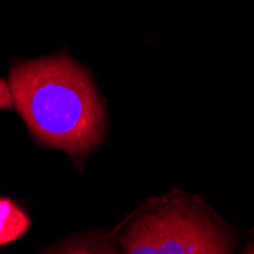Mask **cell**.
<instances>
[{"label": "cell", "mask_w": 254, "mask_h": 254, "mask_svg": "<svg viewBox=\"0 0 254 254\" xmlns=\"http://www.w3.org/2000/svg\"><path fill=\"white\" fill-rule=\"evenodd\" d=\"M12 104L41 145L73 158L93 151L105 131V110L90 73L67 54L11 67Z\"/></svg>", "instance_id": "cell-1"}, {"label": "cell", "mask_w": 254, "mask_h": 254, "mask_svg": "<svg viewBox=\"0 0 254 254\" xmlns=\"http://www.w3.org/2000/svg\"><path fill=\"white\" fill-rule=\"evenodd\" d=\"M119 241L122 254H233L236 238L204 201L175 193L137 212Z\"/></svg>", "instance_id": "cell-2"}, {"label": "cell", "mask_w": 254, "mask_h": 254, "mask_svg": "<svg viewBox=\"0 0 254 254\" xmlns=\"http://www.w3.org/2000/svg\"><path fill=\"white\" fill-rule=\"evenodd\" d=\"M31 227L28 213L11 198L0 196V247L23 238Z\"/></svg>", "instance_id": "cell-3"}, {"label": "cell", "mask_w": 254, "mask_h": 254, "mask_svg": "<svg viewBox=\"0 0 254 254\" xmlns=\"http://www.w3.org/2000/svg\"><path fill=\"white\" fill-rule=\"evenodd\" d=\"M52 254H119L116 244L105 235H93L76 239L55 250Z\"/></svg>", "instance_id": "cell-4"}, {"label": "cell", "mask_w": 254, "mask_h": 254, "mask_svg": "<svg viewBox=\"0 0 254 254\" xmlns=\"http://www.w3.org/2000/svg\"><path fill=\"white\" fill-rule=\"evenodd\" d=\"M12 96H11V88L9 84L0 78V110H9L12 108Z\"/></svg>", "instance_id": "cell-5"}, {"label": "cell", "mask_w": 254, "mask_h": 254, "mask_svg": "<svg viewBox=\"0 0 254 254\" xmlns=\"http://www.w3.org/2000/svg\"><path fill=\"white\" fill-rule=\"evenodd\" d=\"M239 254H254V230L250 233V236L247 238V241H245V244H244V247H242Z\"/></svg>", "instance_id": "cell-6"}]
</instances>
